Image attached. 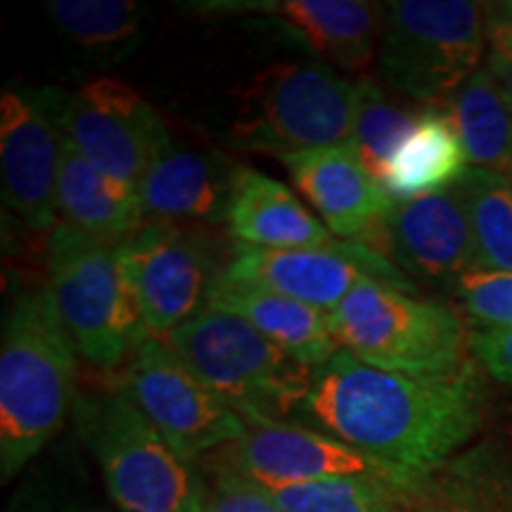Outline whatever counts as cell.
<instances>
[{
  "label": "cell",
  "instance_id": "9a60e30c",
  "mask_svg": "<svg viewBox=\"0 0 512 512\" xmlns=\"http://www.w3.org/2000/svg\"><path fill=\"white\" fill-rule=\"evenodd\" d=\"M62 133L41 95L5 91L0 100L3 197L31 230H53Z\"/></svg>",
  "mask_w": 512,
  "mask_h": 512
},
{
  "label": "cell",
  "instance_id": "4316f807",
  "mask_svg": "<svg viewBox=\"0 0 512 512\" xmlns=\"http://www.w3.org/2000/svg\"><path fill=\"white\" fill-rule=\"evenodd\" d=\"M48 12L76 46L100 55H124L143 34L145 8L133 0H50Z\"/></svg>",
  "mask_w": 512,
  "mask_h": 512
},
{
  "label": "cell",
  "instance_id": "d6986e66",
  "mask_svg": "<svg viewBox=\"0 0 512 512\" xmlns=\"http://www.w3.org/2000/svg\"><path fill=\"white\" fill-rule=\"evenodd\" d=\"M226 228L240 245L261 249H311L335 242L287 185L249 166L235 174Z\"/></svg>",
  "mask_w": 512,
  "mask_h": 512
},
{
  "label": "cell",
  "instance_id": "ac0fdd59",
  "mask_svg": "<svg viewBox=\"0 0 512 512\" xmlns=\"http://www.w3.org/2000/svg\"><path fill=\"white\" fill-rule=\"evenodd\" d=\"M238 169L221 152L190 150L171 140L138 185L147 221L221 226Z\"/></svg>",
  "mask_w": 512,
  "mask_h": 512
},
{
  "label": "cell",
  "instance_id": "e0dca14e",
  "mask_svg": "<svg viewBox=\"0 0 512 512\" xmlns=\"http://www.w3.org/2000/svg\"><path fill=\"white\" fill-rule=\"evenodd\" d=\"M283 164L297 190L339 240L358 242L394 204L351 145L297 152Z\"/></svg>",
  "mask_w": 512,
  "mask_h": 512
},
{
  "label": "cell",
  "instance_id": "83f0119b",
  "mask_svg": "<svg viewBox=\"0 0 512 512\" xmlns=\"http://www.w3.org/2000/svg\"><path fill=\"white\" fill-rule=\"evenodd\" d=\"M358 112L351 147L377 181L392 164L399 147L411 136L420 112H411L384 93V88L370 76H358Z\"/></svg>",
  "mask_w": 512,
  "mask_h": 512
},
{
  "label": "cell",
  "instance_id": "ffe728a7",
  "mask_svg": "<svg viewBox=\"0 0 512 512\" xmlns=\"http://www.w3.org/2000/svg\"><path fill=\"white\" fill-rule=\"evenodd\" d=\"M209 309L228 311L247 320L266 339L313 370L342 351L332 337L328 313L264 287L235 283L223 278V271L211 290Z\"/></svg>",
  "mask_w": 512,
  "mask_h": 512
},
{
  "label": "cell",
  "instance_id": "ba28073f",
  "mask_svg": "<svg viewBox=\"0 0 512 512\" xmlns=\"http://www.w3.org/2000/svg\"><path fill=\"white\" fill-rule=\"evenodd\" d=\"M332 337L366 366L389 373L451 375L470 358L463 320L451 306L363 280L328 313Z\"/></svg>",
  "mask_w": 512,
  "mask_h": 512
},
{
  "label": "cell",
  "instance_id": "52a82bcc",
  "mask_svg": "<svg viewBox=\"0 0 512 512\" xmlns=\"http://www.w3.org/2000/svg\"><path fill=\"white\" fill-rule=\"evenodd\" d=\"M489 5L467 0H396L384 5L377 76L394 93L446 107L482 69Z\"/></svg>",
  "mask_w": 512,
  "mask_h": 512
},
{
  "label": "cell",
  "instance_id": "9c48e42d",
  "mask_svg": "<svg viewBox=\"0 0 512 512\" xmlns=\"http://www.w3.org/2000/svg\"><path fill=\"white\" fill-rule=\"evenodd\" d=\"M41 98L83 157L133 188L174 140L155 105L110 76L83 83L74 93L46 91Z\"/></svg>",
  "mask_w": 512,
  "mask_h": 512
},
{
  "label": "cell",
  "instance_id": "2e32d148",
  "mask_svg": "<svg viewBox=\"0 0 512 512\" xmlns=\"http://www.w3.org/2000/svg\"><path fill=\"white\" fill-rule=\"evenodd\" d=\"M197 12L278 19L280 27L344 74H361L377 60L384 29V5L366 0H233L200 3Z\"/></svg>",
  "mask_w": 512,
  "mask_h": 512
},
{
  "label": "cell",
  "instance_id": "836d02e7",
  "mask_svg": "<svg viewBox=\"0 0 512 512\" xmlns=\"http://www.w3.org/2000/svg\"><path fill=\"white\" fill-rule=\"evenodd\" d=\"M8 512H10V510H8ZM12 512H17V510H12ZM27 512H29V510H27Z\"/></svg>",
  "mask_w": 512,
  "mask_h": 512
},
{
  "label": "cell",
  "instance_id": "44dd1931",
  "mask_svg": "<svg viewBox=\"0 0 512 512\" xmlns=\"http://www.w3.org/2000/svg\"><path fill=\"white\" fill-rule=\"evenodd\" d=\"M57 211L64 223L107 242H121L147 223L140 192L98 169L62 136Z\"/></svg>",
  "mask_w": 512,
  "mask_h": 512
},
{
  "label": "cell",
  "instance_id": "4dcf8cb0",
  "mask_svg": "<svg viewBox=\"0 0 512 512\" xmlns=\"http://www.w3.org/2000/svg\"><path fill=\"white\" fill-rule=\"evenodd\" d=\"M486 69L494 76L498 91H501L505 105L512 112V43H489Z\"/></svg>",
  "mask_w": 512,
  "mask_h": 512
},
{
  "label": "cell",
  "instance_id": "7c38bea8",
  "mask_svg": "<svg viewBox=\"0 0 512 512\" xmlns=\"http://www.w3.org/2000/svg\"><path fill=\"white\" fill-rule=\"evenodd\" d=\"M223 278L285 294L325 313L335 311L363 280L415 294V283L387 256L363 242L335 240L311 249H261L238 245Z\"/></svg>",
  "mask_w": 512,
  "mask_h": 512
},
{
  "label": "cell",
  "instance_id": "277c9868",
  "mask_svg": "<svg viewBox=\"0 0 512 512\" xmlns=\"http://www.w3.org/2000/svg\"><path fill=\"white\" fill-rule=\"evenodd\" d=\"M72 418L121 512H192L197 477L119 382L76 394Z\"/></svg>",
  "mask_w": 512,
  "mask_h": 512
},
{
  "label": "cell",
  "instance_id": "d4e9b609",
  "mask_svg": "<svg viewBox=\"0 0 512 512\" xmlns=\"http://www.w3.org/2000/svg\"><path fill=\"white\" fill-rule=\"evenodd\" d=\"M475 238V271L512 273V181L470 166L456 183Z\"/></svg>",
  "mask_w": 512,
  "mask_h": 512
},
{
  "label": "cell",
  "instance_id": "8992f818",
  "mask_svg": "<svg viewBox=\"0 0 512 512\" xmlns=\"http://www.w3.org/2000/svg\"><path fill=\"white\" fill-rule=\"evenodd\" d=\"M48 271L74 347L93 366L117 368L152 337L117 242L55 223L48 235Z\"/></svg>",
  "mask_w": 512,
  "mask_h": 512
},
{
  "label": "cell",
  "instance_id": "30bf717a",
  "mask_svg": "<svg viewBox=\"0 0 512 512\" xmlns=\"http://www.w3.org/2000/svg\"><path fill=\"white\" fill-rule=\"evenodd\" d=\"M119 384L188 467L247 430L245 420L157 337L133 351Z\"/></svg>",
  "mask_w": 512,
  "mask_h": 512
},
{
  "label": "cell",
  "instance_id": "4fadbf2b",
  "mask_svg": "<svg viewBox=\"0 0 512 512\" xmlns=\"http://www.w3.org/2000/svg\"><path fill=\"white\" fill-rule=\"evenodd\" d=\"M358 242L387 256L411 280L456 287L477 268L470 216L456 185L437 195L394 202Z\"/></svg>",
  "mask_w": 512,
  "mask_h": 512
},
{
  "label": "cell",
  "instance_id": "603a6c76",
  "mask_svg": "<svg viewBox=\"0 0 512 512\" xmlns=\"http://www.w3.org/2000/svg\"><path fill=\"white\" fill-rule=\"evenodd\" d=\"M467 169L465 147L451 117L430 107L420 112L413 133L399 147L380 183L394 202H408L451 190Z\"/></svg>",
  "mask_w": 512,
  "mask_h": 512
},
{
  "label": "cell",
  "instance_id": "1f68e13d",
  "mask_svg": "<svg viewBox=\"0 0 512 512\" xmlns=\"http://www.w3.org/2000/svg\"><path fill=\"white\" fill-rule=\"evenodd\" d=\"M486 36H489V43H512V0L489 5Z\"/></svg>",
  "mask_w": 512,
  "mask_h": 512
},
{
  "label": "cell",
  "instance_id": "f1b7e54d",
  "mask_svg": "<svg viewBox=\"0 0 512 512\" xmlns=\"http://www.w3.org/2000/svg\"><path fill=\"white\" fill-rule=\"evenodd\" d=\"M200 463H207V477H197L192 512H283L266 486L249 479L226 456L211 453Z\"/></svg>",
  "mask_w": 512,
  "mask_h": 512
},
{
  "label": "cell",
  "instance_id": "3957f363",
  "mask_svg": "<svg viewBox=\"0 0 512 512\" xmlns=\"http://www.w3.org/2000/svg\"><path fill=\"white\" fill-rule=\"evenodd\" d=\"M233 107L230 145L285 159L318 147L349 145L358 88L328 64H271L242 83Z\"/></svg>",
  "mask_w": 512,
  "mask_h": 512
},
{
  "label": "cell",
  "instance_id": "d6a6232c",
  "mask_svg": "<svg viewBox=\"0 0 512 512\" xmlns=\"http://www.w3.org/2000/svg\"><path fill=\"white\" fill-rule=\"evenodd\" d=\"M508 176H510V181H512V166H510V171H508Z\"/></svg>",
  "mask_w": 512,
  "mask_h": 512
},
{
  "label": "cell",
  "instance_id": "484cf974",
  "mask_svg": "<svg viewBox=\"0 0 512 512\" xmlns=\"http://www.w3.org/2000/svg\"><path fill=\"white\" fill-rule=\"evenodd\" d=\"M418 477L347 475L268 489L283 512H392Z\"/></svg>",
  "mask_w": 512,
  "mask_h": 512
},
{
  "label": "cell",
  "instance_id": "5bb4252c",
  "mask_svg": "<svg viewBox=\"0 0 512 512\" xmlns=\"http://www.w3.org/2000/svg\"><path fill=\"white\" fill-rule=\"evenodd\" d=\"M245 425V434L226 446L223 456L266 489L347 475H401L320 430L283 420H254Z\"/></svg>",
  "mask_w": 512,
  "mask_h": 512
},
{
  "label": "cell",
  "instance_id": "cb8c5ba5",
  "mask_svg": "<svg viewBox=\"0 0 512 512\" xmlns=\"http://www.w3.org/2000/svg\"><path fill=\"white\" fill-rule=\"evenodd\" d=\"M467 162L508 176L512 166V112L486 67L472 76L446 105Z\"/></svg>",
  "mask_w": 512,
  "mask_h": 512
},
{
  "label": "cell",
  "instance_id": "8fae6325",
  "mask_svg": "<svg viewBox=\"0 0 512 512\" xmlns=\"http://www.w3.org/2000/svg\"><path fill=\"white\" fill-rule=\"evenodd\" d=\"M117 249L152 337L164 339L209 309L223 268L195 228L147 221Z\"/></svg>",
  "mask_w": 512,
  "mask_h": 512
},
{
  "label": "cell",
  "instance_id": "6da1fadb",
  "mask_svg": "<svg viewBox=\"0 0 512 512\" xmlns=\"http://www.w3.org/2000/svg\"><path fill=\"white\" fill-rule=\"evenodd\" d=\"M299 415L401 475H427L479 432L486 389L475 363L451 375L380 370L337 351L313 370Z\"/></svg>",
  "mask_w": 512,
  "mask_h": 512
},
{
  "label": "cell",
  "instance_id": "f546056e",
  "mask_svg": "<svg viewBox=\"0 0 512 512\" xmlns=\"http://www.w3.org/2000/svg\"><path fill=\"white\" fill-rule=\"evenodd\" d=\"M467 344L486 373L512 387V328H477L467 335Z\"/></svg>",
  "mask_w": 512,
  "mask_h": 512
},
{
  "label": "cell",
  "instance_id": "7402d4cb",
  "mask_svg": "<svg viewBox=\"0 0 512 512\" xmlns=\"http://www.w3.org/2000/svg\"><path fill=\"white\" fill-rule=\"evenodd\" d=\"M392 512H512V463L479 444L420 475Z\"/></svg>",
  "mask_w": 512,
  "mask_h": 512
},
{
  "label": "cell",
  "instance_id": "5b68a950",
  "mask_svg": "<svg viewBox=\"0 0 512 512\" xmlns=\"http://www.w3.org/2000/svg\"><path fill=\"white\" fill-rule=\"evenodd\" d=\"M162 342L245 422L283 420L311 389L313 368L228 311L207 309Z\"/></svg>",
  "mask_w": 512,
  "mask_h": 512
},
{
  "label": "cell",
  "instance_id": "7a4b0ae2",
  "mask_svg": "<svg viewBox=\"0 0 512 512\" xmlns=\"http://www.w3.org/2000/svg\"><path fill=\"white\" fill-rule=\"evenodd\" d=\"M74 339L50 285L19 292L0 347V477L8 484L60 432L76 394Z\"/></svg>",
  "mask_w": 512,
  "mask_h": 512
}]
</instances>
